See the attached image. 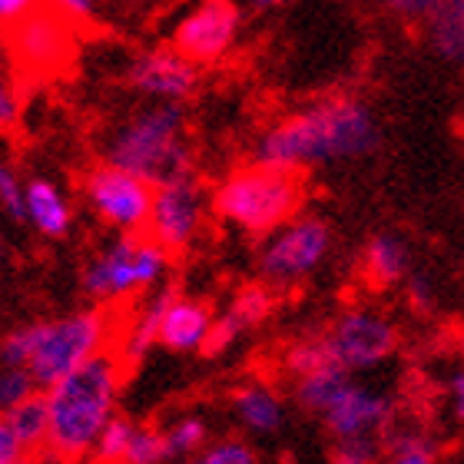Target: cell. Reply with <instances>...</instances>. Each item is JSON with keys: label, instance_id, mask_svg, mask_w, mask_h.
Wrapping results in <instances>:
<instances>
[{"label": "cell", "instance_id": "obj_25", "mask_svg": "<svg viewBox=\"0 0 464 464\" xmlns=\"http://www.w3.org/2000/svg\"><path fill=\"white\" fill-rule=\"evenodd\" d=\"M385 461L392 464H438L441 461V445L435 438L418 431V428H398L392 425L382 435Z\"/></svg>", "mask_w": 464, "mask_h": 464}, {"label": "cell", "instance_id": "obj_21", "mask_svg": "<svg viewBox=\"0 0 464 464\" xmlns=\"http://www.w3.org/2000/svg\"><path fill=\"white\" fill-rule=\"evenodd\" d=\"M27 223L50 239L67 236L73 216H70V203L63 199L57 183H50V179H30L27 183Z\"/></svg>", "mask_w": 464, "mask_h": 464}, {"label": "cell", "instance_id": "obj_32", "mask_svg": "<svg viewBox=\"0 0 464 464\" xmlns=\"http://www.w3.org/2000/svg\"><path fill=\"white\" fill-rule=\"evenodd\" d=\"M0 209H4L14 223H24V219H27V183H20L17 169L7 163H0Z\"/></svg>", "mask_w": 464, "mask_h": 464}, {"label": "cell", "instance_id": "obj_7", "mask_svg": "<svg viewBox=\"0 0 464 464\" xmlns=\"http://www.w3.org/2000/svg\"><path fill=\"white\" fill-rule=\"evenodd\" d=\"M332 246H335V229L329 219L302 209L289 223L262 236L259 252H256L259 279L269 282L276 292L299 289L302 282H309L325 266Z\"/></svg>", "mask_w": 464, "mask_h": 464}, {"label": "cell", "instance_id": "obj_11", "mask_svg": "<svg viewBox=\"0 0 464 464\" xmlns=\"http://www.w3.org/2000/svg\"><path fill=\"white\" fill-rule=\"evenodd\" d=\"M325 335L339 365L348 368L352 375H368L385 368L398 355V342H401L395 322L372 305H352L335 315Z\"/></svg>", "mask_w": 464, "mask_h": 464}, {"label": "cell", "instance_id": "obj_40", "mask_svg": "<svg viewBox=\"0 0 464 464\" xmlns=\"http://www.w3.org/2000/svg\"><path fill=\"white\" fill-rule=\"evenodd\" d=\"M252 4H256L259 10H276V7H285L289 0H252Z\"/></svg>", "mask_w": 464, "mask_h": 464}, {"label": "cell", "instance_id": "obj_16", "mask_svg": "<svg viewBox=\"0 0 464 464\" xmlns=\"http://www.w3.org/2000/svg\"><path fill=\"white\" fill-rule=\"evenodd\" d=\"M179 295L173 282H163L143 295V302L136 309H123V325H120V339H116V352L123 355L126 365H136L140 358L153 345H160V329H163V315L169 309V302Z\"/></svg>", "mask_w": 464, "mask_h": 464}, {"label": "cell", "instance_id": "obj_8", "mask_svg": "<svg viewBox=\"0 0 464 464\" xmlns=\"http://www.w3.org/2000/svg\"><path fill=\"white\" fill-rule=\"evenodd\" d=\"M4 47L20 77L30 83H47L67 73L77 60V24L40 4L34 14L4 27Z\"/></svg>", "mask_w": 464, "mask_h": 464}, {"label": "cell", "instance_id": "obj_24", "mask_svg": "<svg viewBox=\"0 0 464 464\" xmlns=\"http://www.w3.org/2000/svg\"><path fill=\"white\" fill-rule=\"evenodd\" d=\"M329 365H339V358H335V352H332L325 329L292 339L289 345H285V352H282V372H285L289 378L312 375V372L329 368Z\"/></svg>", "mask_w": 464, "mask_h": 464}, {"label": "cell", "instance_id": "obj_33", "mask_svg": "<svg viewBox=\"0 0 464 464\" xmlns=\"http://www.w3.org/2000/svg\"><path fill=\"white\" fill-rule=\"evenodd\" d=\"M405 295L411 302V309L418 312H431L435 309V282L421 276V272H411L405 279Z\"/></svg>", "mask_w": 464, "mask_h": 464}, {"label": "cell", "instance_id": "obj_38", "mask_svg": "<svg viewBox=\"0 0 464 464\" xmlns=\"http://www.w3.org/2000/svg\"><path fill=\"white\" fill-rule=\"evenodd\" d=\"M20 461H27V451L17 441L14 428L7 425V418L0 415V464H20Z\"/></svg>", "mask_w": 464, "mask_h": 464}, {"label": "cell", "instance_id": "obj_13", "mask_svg": "<svg viewBox=\"0 0 464 464\" xmlns=\"http://www.w3.org/2000/svg\"><path fill=\"white\" fill-rule=\"evenodd\" d=\"M322 428L332 438L352 435H382L395 425V395L388 388L348 378L342 392L332 398V405L319 415Z\"/></svg>", "mask_w": 464, "mask_h": 464}, {"label": "cell", "instance_id": "obj_31", "mask_svg": "<svg viewBox=\"0 0 464 464\" xmlns=\"http://www.w3.org/2000/svg\"><path fill=\"white\" fill-rule=\"evenodd\" d=\"M199 464H256L259 455H256V448L249 441H242V438H219V441H209V445L199 451L196 458Z\"/></svg>", "mask_w": 464, "mask_h": 464}, {"label": "cell", "instance_id": "obj_30", "mask_svg": "<svg viewBox=\"0 0 464 464\" xmlns=\"http://www.w3.org/2000/svg\"><path fill=\"white\" fill-rule=\"evenodd\" d=\"M169 461V445H166V431L150 425H136L133 445H130V455L126 464H163Z\"/></svg>", "mask_w": 464, "mask_h": 464}, {"label": "cell", "instance_id": "obj_18", "mask_svg": "<svg viewBox=\"0 0 464 464\" xmlns=\"http://www.w3.org/2000/svg\"><path fill=\"white\" fill-rule=\"evenodd\" d=\"M362 276L372 289H395L411 276V246L392 229L372 232L362 246Z\"/></svg>", "mask_w": 464, "mask_h": 464}, {"label": "cell", "instance_id": "obj_1", "mask_svg": "<svg viewBox=\"0 0 464 464\" xmlns=\"http://www.w3.org/2000/svg\"><path fill=\"white\" fill-rule=\"evenodd\" d=\"M382 146V123L372 103L355 93H332L292 110L256 136L252 156L282 169H319V166L365 160Z\"/></svg>", "mask_w": 464, "mask_h": 464}, {"label": "cell", "instance_id": "obj_29", "mask_svg": "<svg viewBox=\"0 0 464 464\" xmlns=\"http://www.w3.org/2000/svg\"><path fill=\"white\" fill-rule=\"evenodd\" d=\"M37 378L30 375V368L24 365H0V415H7L10 408H17L20 401H27L37 392Z\"/></svg>", "mask_w": 464, "mask_h": 464}, {"label": "cell", "instance_id": "obj_15", "mask_svg": "<svg viewBox=\"0 0 464 464\" xmlns=\"http://www.w3.org/2000/svg\"><path fill=\"white\" fill-rule=\"evenodd\" d=\"M272 312H276V289H272L269 282L259 279V282H252V285H242V289L232 295V302L226 305L223 315H216L203 355L216 358V355H223V352H229L246 332L259 329L262 322H269Z\"/></svg>", "mask_w": 464, "mask_h": 464}, {"label": "cell", "instance_id": "obj_22", "mask_svg": "<svg viewBox=\"0 0 464 464\" xmlns=\"http://www.w3.org/2000/svg\"><path fill=\"white\" fill-rule=\"evenodd\" d=\"M7 425L14 428L17 441L24 445L27 458H47L50 445V405H47V392L37 388L27 401H20L17 408H10Z\"/></svg>", "mask_w": 464, "mask_h": 464}, {"label": "cell", "instance_id": "obj_39", "mask_svg": "<svg viewBox=\"0 0 464 464\" xmlns=\"http://www.w3.org/2000/svg\"><path fill=\"white\" fill-rule=\"evenodd\" d=\"M44 0H0V27H10L40 7Z\"/></svg>", "mask_w": 464, "mask_h": 464}, {"label": "cell", "instance_id": "obj_12", "mask_svg": "<svg viewBox=\"0 0 464 464\" xmlns=\"http://www.w3.org/2000/svg\"><path fill=\"white\" fill-rule=\"evenodd\" d=\"M242 34V10L232 0H199L173 30L176 50L199 67H213L223 57H229L236 40Z\"/></svg>", "mask_w": 464, "mask_h": 464}, {"label": "cell", "instance_id": "obj_35", "mask_svg": "<svg viewBox=\"0 0 464 464\" xmlns=\"http://www.w3.org/2000/svg\"><path fill=\"white\" fill-rule=\"evenodd\" d=\"M17 120H20V97L17 90H14V83L0 73V130L17 126Z\"/></svg>", "mask_w": 464, "mask_h": 464}, {"label": "cell", "instance_id": "obj_36", "mask_svg": "<svg viewBox=\"0 0 464 464\" xmlns=\"http://www.w3.org/2000/svg\"><path fill=\"white\" fill-rule=\"evenodd\" d=\"M47 7H53L57 14H63L73 24H90L93 14H97V0H47Z\"/></svg>", "mask_w": 464, "mask_h": 464}, {"label": "cell", "instance_id": "obj_27", "mask_svg": "<svg viewBox=\"0 0 464 464\" xmlns=\"http://www.w3.org/2000/svg\"><path fill=\"white\" fill-rule=\"evenodd\" d=\"M329 461H335V464H378V461H385L382 435L332 438Z\"/></svg>", "mask_w": 464, "mask_h": 464}, {"label": "cell", "instance_id": "obj_6", "mask_svg": "<svg viewBox=\"0 0 464 464\" xmlns=\"http://www.w3.org/2000/svg\"><path fill=\"white\" fill-rule=\"evenodd\" d=\"M169 266L173 256L146 232H116L107 249L87 262L80 285L100 305H126L163 285Z\"/></svg>", "mask_w": 464, "mask_h": 464}, {"label": "cell", "instance_id": "obj_26", "mask_svg": "<svg viewBox=\"0 0 464 464\" xmlns=\"http://www.w3.org/2000/svg\"><path fill=\"white\" fill-rule=\"evenodd\" d=\"M166 445H169V458H199V451L209 445V425L199 415L176 418L166 428Z\"/></svg>", "mask_w": 464, "mask_h": 464}, {"label": "cell", "instance_id": "obj_10", "mask_svg": "<svg viewBox=\"0 0 464 464\" xmlns=\"http://www.w3.org/2000/svg\"><path fill=\"white\" fill-rule=\"evenodd\" d=\"M153 193V183H146L143 176L130 173L110 160L97 163L83 176V199L97 213L100 223L113 232H146Z\"/></svg>", "mask_w": 464, "mask_h": 464}, {"label": "cell", "instance_id": "obj_2", "mask_svg": "<svg viewBox=\"0 0 464 464\" xmlns=\"http://www.w3.org/2000/svg\"><path fill=\"white\" fill-rule=\"evenodd\" d=\"M126 372H130V365L113 345L87 358L83 365L67 372L50 388H44L50 405L47 458L80 461V458L93 455L103 428L116 415Z\"/></svg>", "mask_w": 464, "mask_h": 464}, {"label": "cell", "instance_id": "obj_20", "mask_svg": "<svg viewBox=\"0 0 464 464\" xmlns=\"http://www.w3.org/2000/svg\"><path fill=\"white\" fill-rule=\"evenodd\" d=\"M421 27L438 60L448 67H464V0H435Z\"/></svg>", "mask_w": 464, "mask_h": 464}, {"label": "cell", "instance_id": "obj_34", "mask_svg": "<svg viewBox=\"0 0 464 464\" xmlns=\"http://www.w3.org/2000/svg\"><path fill=\"white\" fill-rule=\"evenodd\" d=\"M445 401H448V415L455 418L458 425H464V368H455L445 378Z\"/></svg>", "mask_w": 464, "mask_h": 464}, {"label": "cell", "instance_id": "obj_19", "mask_svg": "<svg viewBox=\"0 0 464 464\" xmlns=\"http://www.w3.org/2000/svg\"><path fill=\"white\" fill-rule=\"evenodd\" d=\"M232 415L249 435L272 438L285 428V398L276 388L262 385V382H249L232 395Z\"/></svg>", "mask_w": 464, "mask_h": 464}, {"label": "cell", "instance_id": "obj_9", "mask_svg": "<svg viewBox=\"0 0 464 464\" xmlns=\"http://www.w3.org/2000/svg\"><path fill=\"white\" fill-rule=\"evenodd\" d=\"M209 209H213V203L206 199V189L196 179V173L166 179V183L156 186L153 193L146 236L160 242L173 259H179L199 242Z\"/></svg>", "mask_w": 464, "mask_h": 464}, {"label": "cell", "instance_id": "obj_3", "mask_svg": "<svg viewBox=\"0 0 464 464\" xmlns=\"http://www.w3.org/2000/svg\"><path fill=\"white\" fill-rule=\"evenodd\" d=\"M126 305H93L80 309L73 315L50 322H34L24 329L10 332L0 339V365H24L37 378L40 388H50L53 382L83 365L103 348H113L120 339Z\"/></svg>", "mask_w": 464, "mask_h": 464}, {"label": "cell", "instance_id": "obj_5", "mask_svg": "<svg viewBox=\"0 0 464 464\" xmlns=\"http://www.w3.org/2000/svg\"><path fill=\"white\" fill-rule=\"evenodd\" d=\"M103 160L143 176L146 183H166L193 173V143L186 133L183 103H156L116 126L107 140Z\"/></svg>", "mask_w": 464, "mask_h": 464}, {"label": "cell", "instance_id": "obj_14", "mask_svg": "<svg viewBox=\"0 0 464 464\" xmlns=\"http://www.w3.org/2000/svg\"><path fill=\"white\" fill-rule=\"evenodd\" d=\"M130 87L156 103H186L199 87V63L186 57L183 50L153 47L143 50L140 57L130 63Z\"/></svg>", "mask_w": 464, "mask_h": 464}, {"label": "cell", "instance_id": "obj_23", "mask_svg": "<svg viewBox=\"0 0 464 464\" xmlns=\"http://www.w3.org/2000/svg\"><path fill=\"white\" fill-rule=\"evenodd\" d=\"M348 378H352V372L342 365L319 368V372H312V375L292 378V398H295V405H299L302 411H309L312 418H319L322 411L332 405V398L342 392V385H345Z\"/></svg>", "mask_w": 464, "mask_h": 464}, {"label": "cell", "instance_id": "obj_37", "mask_svg": "<svg viewBox=\"0 0 464 464\" xmlns=\"http://www.w3.org/2000/svg\"><path fill=\"white\" fill-rule=\"evenodd\" d=\"M382 7L392 14V17L398 20H415V24H421L428 14V7L435 4V0H378Z\"/></svg>", "mask_w": 464, "mask_h": 464}, {"label": "cell", "instance_id": "obj_4", "mask_svg": "<svg viewBox=\"0 0 464 464\" xmlns=\"http://www.w3.org/2000/svg\"><path fill=\"white\" fill-rule=\"evenodd\" d=\"M209 203H213V216L223 226L262 239L302 213L305 183L295 169H282V166L256 160L249 166L232 169L213 189Z\"/></svg>", "mask_w": 464, "mask_h": 464}, {"label": "cell", "instance_id": "obj_41", "mask_svg": "<svg viewBox=\"0 0 464 464\" xmlns=\"http://www.w3.org/2000/svg\"><path fill=\"white\" fill-rule=\"evenodd\" d=\"M0 259H4V242H0Z\"/></svg>", "mask_w": 464, "mask_h": 464}, {"label": "cell", "instance_id": "obj_17", "mask_svg": "<svg viewBox=\"0 0 464 464\" xmlns=\"http://www.w3.org/2000/svg\"><path fill=\"white\" fill-rule=\"evenodd\" d=\"M213 322H216V315L206 302L189 299V295H176L163 315L160 345L176 352V355H193V352L203 355L206 342H209V332H213Z\"/></svg>", "mask_w": 464, "mask_h": 464}, {"label": "cell", "instance_id": "obj_28", "mask_svg": "<svg viewBox=\"0 0 464 464\" xmlns=\"http://www.w3.org/2000/svg\"><path fill=\"white\" fill-rule=\"evenodd\" d=\"M133 435H136V421H130L123 415H113L110 425L103 428L97 448H93V458L97 461H126L130 445H133Z\"/></svg>", "mask_w": 464, "mask_h": 464}]
</instances>
